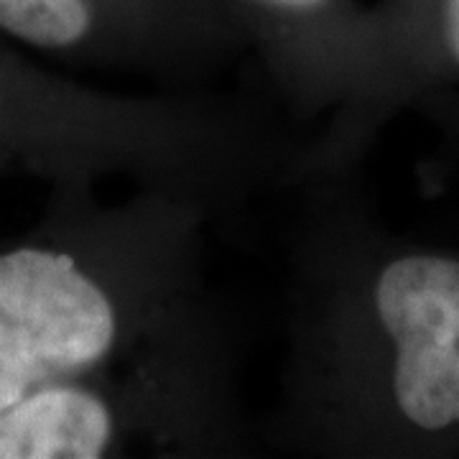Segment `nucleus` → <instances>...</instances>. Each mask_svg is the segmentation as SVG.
Here are the masks:
<instances>
[{
	"mask_svg": "<svg viewBox=\"0 0 459 459\" xmlns=\"http://www.w3.org/2000/svg\"><path fill=\"white\" fill-rule=\"evenodd\" d=\"M316 135L273 95L105 90L0 36V177L23 174L49 189L123 177L232 222L312 174Z\"/></svg>",
	"mask_w": 459,
	"mask_h": 459,
	"instance_id": "f03ea898",
	"label": "nucleus"
},
{
	"mask_svg": "<svg viewBox=\"0 0 459 459\" xmlns=\"http://www.w3.org/2000/svg\"><path fill=\"white\" fill-rule=\"evenodd\" d=\"M192 199L51 186L31 230L0 240V409L128 355L210 299Z\"/></svg>",
	"mask_w": 459,
	"mask_h": 459,
	"instance_id": "7ed1b4c3",
	"label": "nucleus"
},
{
	"mask_svg": "<svg viewBox=\"0 0 459 459\" xmlns=\"http://www.w3.org/2000/svg\"><path fill=\"white\" fill-rule=\"evenodd\" d=\"M0 36L56 69L212 87L247 41L222 0H0Z\"/></svg>",
	"mask_w": 459,
	"mask_h": 459,
	"instance_id": "423d86ee",
	"label": "nucleus"
},
{
	"mask_svg": "<svg viewBox=\"0 0 459 459\" xmlns=\"http://www.w3.org/2000/svg\"><path fill=\"white\" fill-rule=\"evenodd\" d=\"M255 51L271 95L322 128L316 174L358 171L388 126L385 77L370 5L360 0H222Z\"/></svg>",
	"mask_w": 459,
	"mask_h": 459,
	"instance_id": "39448f33",
	"label": "nucleus"
},
{
	"mask_svg": "<svg viewBox=\"0 0 459 459\" xmlns=\"http://www.w3.org/2000/svg\"><path fill=\"white\" fill-rule=\"evenodd\" d=\"M385 77L383 113L427 110L459 92V0H377L370 5Z\"/></svg>",
	"mask_w": 459,
	"mask_h": 459,
	"instance_id": "0eeeda50",
	"label": "nucleus"
},
{
	"mask_svg": "<svg viewBox=\"0 0 459 459\" xmlns=\"http://www.w3.org/2000/svg\"><path fill=\"white\" fill-rule=\"evenodd\" d=\"M265 455L459 457V246L388 230L352 174L294 184Z\"/></svg>",
	"mask_w": 459,
	"mask_h": 459,
	"instance_id": "f257e3e1",
	"label": "nucleus"
},
{
	"mask_svg": "<svg viewBox=\"0 0 459 459\" xmlns=\"http://www.w3.org/2000/svg\"><path fill=\"white\" fill-rule=\"evenodd\" d=\"M258 455L235 329L212 296L128 355L0 409V459Z\"/></svg>",
	"mask_w": 459,
	"mask_h": 459,
	"instance_id": "20e7f679",
	"label": "nucleus"
}]
</instances>
